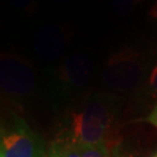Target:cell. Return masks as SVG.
Segmentation results:
<instances>
[{
    "label": "cell",
    "mask_w": 157,
    "mask_h": 157,
    "mask_svg": "<svg viewBox=\"0 0 157 157\" xmlns=\"http://www.w3.org/2000/svg\"><path fill=\"white\" fill-rule=\"evenodd\" d=\"M72 142L78 146H94L105 143L107 115L100 106H91L72 114Z\"/></svg>",
    "instance_id": "obj_1"
},
{
    "label": "cell",
    "mask_w": 157,
    "mask_h": 157,
    "mask_svg": "<svg viewBox=\"0 0 157 157\" xmlns=\"http://www.w3.org/2000/svg\"><path fill=\"white\" fill-rule=\"evenodd\" d=\"M44 154L39 139L25 124L1 135L0 157H44Z\"/></svg>",
    "instance_id": "obj_2"
},
{
    "label": "cell",
    "mask_w": 157,
    "mask_h": 157,
    "mask_svg": "<svg viewBox=\"0 0 157 157\" xmlns=\"http://www.w3.org/2000/svg\"><path fill=\"white\" fill-rule=\"evenodd\" d=\"M78 149L80 152V157H109L105 143L94 144V146H78Z\"/></svg>",
    "instance_id": "obj_3"
},
{
    "label": "cell",
    "mask_w": 157,
    "mask_h": 157,
    "mask_svg": "<svg viewBox=\"0 0 157 157\" xmlns=\"http://www.w3.org/2000/svg\"><path fill=\"white\" fill-rule=\"evenodd\" d=\"M63 152H64V157H80L78 146L73 143L72 141L63 143Z\"/></svg>",
    "instance_id": "obj_4"
},
{
    "label": "cell",
    "mask_w": 157,
    "mask_h": 157,
    "mask_svg": "<svg viewBox=\"0 0 157 157\" xmlns=\"http://www.w3.org/2000/svg\"><path fill=\"white\" fill-rule=\"evenodd\" d=\"M44 157H64L63 143H52L45 150Z\"/></svg>",
    "instance_id": "obj_5"
},
{
    "label": "cell",
    "mask_w": 157,
    "mask_h": 157,
    "mask_svg": "<svg viewBox=\"0 0 157 157\" xmlns=\"http://www.w3.org/2000/svg\"><path fill=\"white\" fill-rule=\"evenodd\" d=\"M146 121L147 122H149V124H154L155 127H157V104L154 106L151 113L148 115V118L146 119Z\"/></svg>",
    "instance_id": "obj_6"
},
{
    "label": "cell",
    "mask_w": 157,
    "mask_h": 157,
    "mask_svg": "<svg viewBox=\"0 0 157 157\" xmlns=\"http://www.w3.org/2000/svg\"><path fill=\"white\" fill-rule=\"evenodd\" d=\"M149 83L151 85V87L157 92V65L152 69L151 73H150V78H149Z\"/></svg>",
    "instance_id": "obj_7"
},
{
    "label": "cell",
    "mask_w": 157,
    "mask_h": 157,
    "mask_svg": "<svg viewBox=\"0 0 157 157\" xmlns=\"http://www.w3.org/2000/svg\"><path fill=\"white\" fill-rule=\"evenodd\" d=\"M152 14H154L155 17H157V1L156 4H155V6H154V8H152Z\"/></svg>",
    "instance_id": "obj_8"
},
{
    "label": "cell",
    "mask_w": 157,
    "mask_h": 157,
    "mask_svg": "<svg viewBox=\"0 0 157 157\" xmlns=\"http://www.w3.org/2000/svg\"><path fill=\"white\" fill-rule=\"evenodd\" d=\"M155 157H157V155H156V156H155Z\"/></svg>",
    "instance_id": "obj_9"
}]
</instances>
